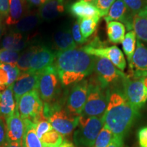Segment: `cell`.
I'll use <instances>...</instances> for the list:
<instances>
[{
	"label": "cell",
	"instance_id": "9",
	"mask_svg": "<svg viewBox=\"0 0 147 147\" xmlns=\"http://www.w3.org/2000/svg\"><path fill=\"white\" fill-rule=\"evenodd\" d=\"M121 80L125 97L130 105L139 111L147 102V89L142 80L130 78L125 75Z\"/></svg>",
	"mask_w": 147,
	"mask_h": 147
},
{
	"label": "cell",
	"instance_id": "11",
	"mask_svg": "<svg viewBox=\"0 0 147 147\" xmlns=\"http://www.w3.org/2000/svg\"><path fill=\"white\" fill-rule=\"evenodd\" d=\"M94 71L97 74L99 80L107 87L119 79L122 80L125 76V74L119 70L110 61L99 57H95Z\"/></svg>",
	"mask_w": 147,
	"mask_h": 147
},
{
	"label": "cell",
	"instance_id": "3",
	"mask_svg": "<svg viewBox=\"0 0 147 147\" xmlns=\"http://www.w3.org/2000/svg\"><path fill=\"white\" fill-rule=\"evenodd\" d=\"M98 78L89 80L87 102L81 115L103 117L109 100L110 91Z\"/></svg>",
	"mask_w": 147,
	"mask_h": 147
},
{
	"label": "cell",
	"instance_id": "40",
	"mask_svg": "<svg viewBox=\"0 0 147 147\" xmlns=\"http://www.w3.org/2000/svg\"><path fill=\"white\" fill-rule=\"evenodd\" d=\"M9 13V0H0V16H7Z\"/></svg>",
	"mask_w": 147,
	"mask_h": 147
},
{
	"label": "cell",
	"instance_id": "1",
	"mask_svg": "<svg viewBox=\"0 0 147 147\" xmlns=\"http://www.w3.org/2000/svg\"><path fill=\"white\" fill-rule=\"evenodd\" d=\"M53 67L63 86L76 84L94 71L95 57L82 49L58 51Z\"/></svg>",
	"mask_w": 147,
	"mask_h": 147
},
{
	"label": "cell",
	"instance_id": "48",
	"mask_svg": "<svg viewBox=\"0 0 147 147\" xmlns=\"http://www.w3.org/2000/svg\"><path fill=\"white\" fill-rule=\"evenodd\" d=\"M125 147H128V146H125Z\"/></svg>",
	"mask_w": 147,
	"mask_h": 147
},
{
	"label": "cell",
	"instance_id": "34",
	"mask_svg": "<svg viewBox=\"0 0 147 147\" xmlns=\"http://www.w3.org/2000/svg\"><path fill=\"white\" fill-rule=\"evenodd\" d=\"M129 10L134 15L147 9V0H123Z\"/></svg>",
	"mask_w": 147,
	"mask_h": 147
},
{
	"label": "cell",
	"instance_id": "24",
	"mask_svg": "<svg viewBox=\"0 0 147 147\" xmlns=\"http://www.w3.org/2000/svg\"><path fill=\"white\" fill-rule=\"evenodd\" d=\"M132 25L138 39L147 44V9L134 16Z\"/></svg>",
	"mask_w": 147,
	"mask_h": 147
},
{
	"label": "cell",
	"instance_id": "36",
	"mask_svg": "<svg viewBox=\"0 0 147 147\" xmlns=\"http://www.w3.org/2000/svg\"><path fill=\"white\" fill-rule=\"evenodd\" d=\"M35 126H36V134L40 139L41 138L44 134L53 129L51 123L45 117L40 120L38 122H37L36 123H35Z\"/></svg>",
	"mask_w": 147,
	"mask_h": 147
},
{
	"label": "cell",
	"instance_id": "38",
	"mask_svg": "<svg viewBox=\"0 0 147 147\" xmlns=\"http://www.w3.org/2000/svg\"><path fill=\"white\" fill-rule=\"evenodd\" d=\"M6 142V125L3 118L0 117V147H4Z\"/></svg>",
	"mask_w": 147,
	"mask_h": 147
},
{
	"label": "cell",
	"instance_id": "18",
	"mask_svg": "<svg viewBox=\"0 0 147 147\" xmlns=\"http://www.w3.org/2000/svg\"><path fill=\"white\" fill-rule=\"evenodd\" d=\"M65 10V0H48L40 8L38 15L45 21H51L57 18Z\"/></svg>",
	"mask_w": 147,
	"mask_h": 147
},
{
	"label": "cell",
	"instance_id": "4",
	"mask_svg": "<svg viewBox=\"0 0 147 147\" xmlns=\"http://www.w3.org/2000/svg\"><path fill=\"white\" fill-rule=\"evenodd\" d=\"M43 115L51 123L53 129L63 136H67L74 131L80 117L71 115L66 108L63 109L56 103L44 104Z\"/></svg>",
	"mask_w": 147,
	"mask_h": 147
},
{
	"label": "cell",
	"instance_id": "42",
	"mask_svg": "<svg viewBox=\"0 0 147 147\" xmlns=\"http://www.w3.org/2000/svg\"><path fill=\"white\" fill-rule=\"evenodd\" d=\"M48 0H27V3L30 7H41Z\"/></svg>",
	"mask_w": 147,
	"mask_h": 147
},
{
	"label": "cell",
	"instance_id": "8",
	"mask_svg": "<svg viewBox=\"0 0 147 147\" xmlns=\"http://www.w3.org/2000/svg\"><path fill=\"white\" fill-rule=\"evenodd\" d=\"M16 108L22 119H27L34 123L45 118L44 104L37 90L23 95L16 104Z\"/></svg>",
	"mask_w": 147,
	"mask_h": 147
},
{
	"label": "cell",
	"instance_id": "29",
	"mask_svg": "<svg viewBox=\"0 0 147 147\" xmlns=\"http://www.w3.org/2000/svg\"><path fill=\"white\" fill-rule=\"evenodd\" d=\"M136 40V35L135 32L134 31H130L125 34L122 42L123 50L126 55L128 62L131 61L134 53L135 52Z\"/></svg>",
	"mask_w": 147,
	"mask_h": 147
},
{
	"label": "cell",
	"instance_id": "10",
	"mask_svg": "<svg viewBox=\"0 0 147 147\" xmlns=\"http://www.w3.org/2000/svg\"><path fill=\"white\" fill-rule=\"evenodd\" d=\"M89 80H83L74 84L66 103V110L74 116H80L87 102Z\"/></svg>",
	"mask_w": 147,
	"mask_h": 147
},
{
	"label": "cell",
	"instance_id": "28",
	"mask_svg": "<svg viewBox=\"0 0 147 147\" xmlns=\"http://www.w3.org/2000/svg\"><path fill=\"white\" fill-rule=\"evenodd\" d=\"M40 46H32L25 49L20 55L16 66L22 72H27L29 69L30 61L34 53L36 52Z\"/></svg>",
	"mask_w": 147,
	"mask_h": 147
},
{
	"label": "cell",
	"instance_id": "12",
	"mask_svg": "<svg viewBox=\"0 0 147 147\" xmlns=\"http://www.w3.org/2000/svg\"><path fill=\"white\" fill-rule=\"evenodd\" d=\"M130 78L142 79L147 76V47L140 40H136V49L131 61L129 62Z\"/></svg>",
	"mask_w": 147,
	"mask_h": 147
},
{
	"label": "cell",
	"instance_id": "47",
	"mask_svg": "<svg viewBox=\"0 0 147 147\" xmlns=\"http://www.w3.org/2000/svg\"><path fill=\"white\" fill-rule=\"evenodd\" d=\"M84 1H87V2H89V3H93V1H94V0H84Z\"/></svg>",
	"mask_w": 147,
	"mask_h": 147
},
{
	"label": "cell",
	"instance_id": "5",
	"mask_svg": "<svg viewBox=\"0 0 147 147\" xmlns=\"http://www.w3.org/2000/svg\"><path fill=\"white\" fill-rule=\"evenodd\" d=\"M104 127L103 117L80 115L74 131L73 140L76 147H91Z\"/></svg>",
	"mask_w": 147,
	"mask_h": 147
},
{
	"label": "cell",
	"instance_id": "2",
	"mask_svg": "<svg viewBox=\"0 0 147 147\" xmlns=\"http://www.w3.org/2000/svg\"><path fill=\"white\" fill-rule=\"evenodd\" d=\"M139 115L129 104L123 92L115 91L110 93L106 110L103 116L104 126L115 136L125 138Z\"/></svg>",
	"mask_w": 147,
	"mask_h": 147
},
{
	"label": "cell",
	"instance_id": "14",
	"mask_svg": "<svg viewBox=\"0 0 147 147\" xmlns=\"http://www.w3.org/2000/svg\"><path fill=\"white\" fill-rule=\"evenodd\" d=\"M134 14L130 12L123 0H116L108 11L107 15L104 16L106 23L119 21L125 25V28L130 32L133 29Z\"/></svg>",
	"mask_w": 147,
	"mask_h": 147
},
{
	"label": "cell",
	"instance_id": "27",
	"mask_svg": "<svg viewBox=\"0 0 147 147\" xmlns=\"http://www.w3.org/2000/svg\"><path fill=\"white\" fill-rule=\"evenodd\" d=\"M41 18L38 14H29L22 18L14 25L12 32L24 33L34 29L40 23Z\"/></svg>",
	"mask_w": 147,
	"mask_h": 147
},
{
	"label": "cell",
	"instance_id": "37",
	"mask_svg": "<svg viewBox=\"0 0 147 147\" xmlns=\"http://www.w3.org/2000/svg\"><path fill=\"white\" fill-rule=\"evenodd\" d=\"M71 32V35H72L73 37V39L74 40V42H76V44H78V45H83V44L87 42V40L85 39V38L82 36L81 32H80V26H79V23L78 21L74 23Z\"/></svg>",
	"mask_w": 147,
	"mask_h": 147
},
{
	"label": "cell",
	"instance_id": "43",
	"mask_svg": "<svg viewBox=\"0 0 147 147\" xmlns=\"http://www.w3.org/2000/svg\"><path fill=\"white\" fill-rule=\"evenodd\" d=\"M4 147H23V145H22V142L7 141Z\"/></svg>",
	"mask_w": 147,
	"mask_h": 147
},
{
	"label": "cell",
	"instance_id": "20",
	"mask_svg": "<svg viewBox=\"0 0 147 147\" xmlns=\"http://www.w3.org/2000/svg\"><path fill=\"white\" fill-rule=\"evenodd\" d=\"M27 0H9V13L5 18V24L14 25L26 16Z\"/></svg>",
	"mask_w": 147,
	"mask_h": 147
},
{
	"label": "cell",
	"instance_id": "41",
	"mask_svg": "<svg viewBox=\"0 0 147 147\" xmlns=\"http://www.w3.org/2000/svg\"><path fill=\"white\" fill-rule=\"evenodd\" d=\"M107 147H124V138L121 137L114 136L111 142Z\"/></svg>",
	"mask_w": 147,
	"mask_h": 147
},
{
	"label": "cell",
	"instance_id": "21",
	"mask_svg": "<svg viewBox=\"0 0 147 147\" xmlns=\"http://www.w3.org/2000/svg\"><path fill=\"white\" fill-rule=\"evenodd\" d=\"M29 42L20 33L11 32L5 36L2 41L3 49L20 52L27 47Z\"/></svg>",
	"mask_w": 147,
	"mask_h": 147
},
{
	"label": "cell",
	"instance_id": "30",
	"mask_svg": "<svg viewBox=\"0 0 147 147\" xmlns=\"http://www.w3.org/2000/svg\"><path fill=\"white\" fill-rule=\"evenodd\" d=\"M40 140L44 147H57L63 142V136L55 129H52L44 134Z\"/></svg>",
	"mask_w": 147,
	"mask_h": 147
},
{
	"label": "cell",
	"instance_id": "23",
	"mask_svg": "<svg viewBox=\"0 0 147 147\" xmlns=\"http://www.w3.org/2000/svg\"><path fill=\"white\" fill-rule=\"evenodd\" d=\"M25 123L22 145L23 147H44L36 134L35 123L27 119H23Z\"/></svg>",
	"mask_w": 147,
	"mask_h": 147
},
{
	"label": "cell",
	"instance_id": "46",
	"mask_svg": "<svg viewBox=\"0 0 147 147\" xmlns=\"http://www.w3.org/2000/svg\"><path fill=\"white\" fill-rule=\"evenodd\" d=\"M1 32H2V25H1V21L0 20V36L1 35Z\"/></svg>",
	"mask_w": 147,
	"mask_h": 147
},
{
	"label": "cell",
	"instance_id": "16",
	"mask_svg": "<svg viewBox=\"0 0 147 147\" xmlns=\"http://www.w3.org/2000/svg\"><path fill=\"white\" fill-rule=\"evenodd\" d=\"M5 120L7 141L22 142L25 131V123L19 115L18 108H16L15 112Z\"/></svg>",
	"mask_w": 147,
	"mask_h": 147
},
{
	"label": "cell",
	"instance_id": "25",
	"mask_svg": "<svg viewBox=\"0 0 147 147\" xmlns=\"http://www.w3.org/2000/svg\"><path fill=\"white\" fill-rule=\"evenodd\" d=\"M20 70L16 65L0 63V85H12L19 76Z\"/></svg>",
	"mask_w": 147,
	"mask_h": 147
},
{
	"label": "cell",
	"instance_id": "45",
	"mask_svg": "<svg viewBox=\"0 0 147 147\" xmlns=\"http://www.w3.org/2000/svg\"><path fill=\"white\" fill-rule=\"evenodd\" d=\"M142 82H143V84H144V87H146V89H147V76H145L144 78H143L142 79Z\"/></svg>",
	"mask_w": 147,
	"mask_h": 147
},
{
	"label": "cell",
	"instance_id": "44",
	"mask_svg": "<svg viewBox=\"0 0 147 147\" xmlns=\"http://www.w3.org/2000/svg\"><path fill=\"white\" fill-rule=\"evenodd\" d=\"M57 147H76L72 142H69L67 140H63V142H62L61 144H60L59 146Z\"/></svg>",
	"mask_w": 147,
	"mask_h": 147
},
{
	"label": "cell",
	"instance_id": "31",
	"mask_svg": "<svg viewBox=\"0 0 147 147\" xmlns=\"http://www.w3.org/2000/svg\"><path fill=\"white\" fill-rule=\"evenodd\" d=\"M78 22L82 36L87 40L94 34L96 31L97 23H98L95 20L91 19V18L78 19Z\"/></svg>",
	"mask_w": 147,
	"mask_h": 147
},
{
	"label": "cell",
	"instance_id": "33",
	"mask_svg": "<svg viewBox=\"0 0 147 147\" xmlns=\"http://www.w3.org/2000/svg\"><path fill=\"white\" fill-rule=\"evenodd\" d=\"M19 57L18 52L2 49L0 50V63L16 65Z\"/></svg>",
	"mask_w": 147,
	"mask_h": 147
},
{
	"label": "cell",
	"instance_id": "39",
	"mask_svg": "<svg viewBox=\"0 0 147 147\" xmlns=\"http://www.w3.org/2000/svg\"><path fill=\"white\" fill-rule=\"evenodd\" d=\"M138 136L140 147H147V127L140 129L138 133Z\"/></svg>",
	"mask_w": 147,
	"mask_h": 147
},
{
	"label": "cell",
	"instance_id": "35",
	"mask_svg": "<svg viewBox=\"0 0 147 147\" xmlns=\"http://www.w3.org/2000/svg\"><path fill=\"white\" fill-rule=\"evenodd\" d=\"M115 1L116 0H94L93 3L100 12L102 17H104L107 15L110 8Z\"/></svg>",
	"mask_w": 147,
	"mask_h": 147
},
{
	"label": "cell",
	"instance_id": "13",
	"mask_svg": "<svg viewBox=\"0 0 147 147\" xmlns=\"http://www.w3.org/2000/svg\"><path fill=\"white\" fill-rule=\"evenodd\" d=\"M38 74L27 71L22 72L12 84V91L16 106L20 98L29 92L38 89Z\"/></svg>",
	"mask_w": 147,
	"mask_h": 147
},
{
	"label": "cell",
	"instance_id": "7",
	"mask_svg": "<svg viewBox=\"0 0 147 147\" xmlns=\"http://www.w3.org/2000/svg\"><path fill=\"white\" fill-rule=\"evenodd\" d=\"M81 49L92 56L107 59L121 71H123L125 69L127 63L125 56L117 46L105 47L98 38H95L91 42Z\"/></svg>",
	"mask_w": 147,
	"mask_h": 147
},
{
	"label": "cell",
	"instance_id": "17",
	"mask_svg": "<svg viewBox=\"0 0 147 147\" xmlns=\"http://www.w3.org/2000/svg\"><path fill=\"white\" fill-rule=\"evenodd\" d=\"M69 12L74 16L81 18H91L99 23L101 17V14L94 4L87 2L84 0H79L73 3L69 7Z\"/></svg>",
	"mask_w": 147,
	"mask_h": 147
},
{
	"label": "cell",
	"instance_id": "6",
	"mask_svg": "<svg viewBox=\"0 0 147 147\" xmlns=\"http://www.w3.org/2000/svg\"><path fill=\"white\" fill-rule=\"evenodd\" d=\"M38 74V94L44 104H53L60 91V80L53 65Z\"/></svg>",
	"mask_w": 147,
	"mask_h": 147
},
{
	"label": "cell",
	"instance_id": "15",
	"mask_svg": "<svg viewBox=\"0 0 147 147\" xmlns=\"http://www.w3.org/2000/svg\"><path fill=\"white\" fill-rule=\"evenodd\" d=\"M55 55L50 49L40 46L33 55L29 64V72L39 73L53 65Z\"/></svg>",
	"mask_w": 147,
	"mask_h": 147
},
{
	"label": "cell",
	"instance_id": "32",
	"mask_svg": "<svg viewBox=\"0 0 147 147\" xmlns=\"http://www.w3.org/2000/svg\"><path fill=\"white\" fill-rule=\"evenodd\" d=\"M115 136L110 130L104 126L97 136L96 140L91 147H107Z\"/></svg>",
	"mask_w": 147,
	"mask_h": 147
},
{
	"label": "cell",
	"instance_id": "19",
	"mask_svg": "<svg viewBox=\"0 0 147 147\" xmlns=\"http://www.w3.org/2000/svg\"><path fill=\"white\" fill-rule=\"evenodd\" d=\"M12 85L9 87L0 85V117L8 118L16 110Z\"/></svg>",
	"mask_w": 147,
	"mask_h": 147
},
{
	"label": "cell",
	"instance_id": "26",
	"mask_svg": "<svg viewBox=\"0 0 147 147\" xmlns=\"http://www.w3.org/2000/svg\"><path fill=\"white\" fill-rule=\"evenodd\" d=\"M125 27L120 22L110 21L106 23L107 36L109 41L112 43H122L125 36Z\"/></svg>",
	"mask_w": 147,
	"mask_h": 147
},
{
	"label": "cell",
	"instance_id": "22",
	"mask_svg": "<svg viewBox=\"0 0 147 147\" xmlns=\"http://www.w3.org/2000/svg\"><path fill=\"white\" fill-rule=\"evenodd\" d=\"M54 45L59 51H65L76 48V44L73 39L71 32L69 29L58 31L54 36Z\"/></svg>",
	"mask_w": 147,
	"mask_h": 147
}]
</instances>
